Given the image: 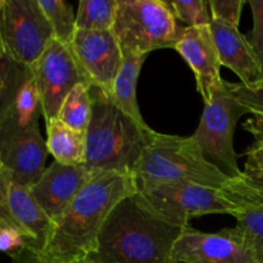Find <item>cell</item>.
<instances>
[{"label":"cell","instance_id":"cell-1","mask_svg":"<svg viewBox=\"0 0 263 263\" xmlns=\"http://www.w3.org/2000/svg\"><path fill=\"white\" fill-rule=\"evenodd\" d=\"M138 194L131 174L97 171L54 222L41 256L50 263H81L97 249L98 239L116 207Z\"/></svg>","mask_w":263,"mask_h":263},{"label":"cell","instance_id":"cell-2","mask_svg":"<svg viewBox=\"0 0 263 263\" xmlns=\"http://www.w3.org/2000/svg\"><path fill=\"white\" fill-rule=\"evenodd\" d=\"M185 228L167 222L139 194L113 210L87 263H176L174 248Z\"/></svg>","mask_w":263,"mask_h":263},{"label":"cell","instance_id":"cell-3","mask_svg":"<svg viewBox=\"0 0 263 263\" xmlns=\"http://www.w3.org/2000/svg\"><path fill=\"white\" fill-rule=\"evenodd\" d=\"M90 94L92 112L86 130L85 166L91 171L133 175L154 130L135 122L97 87H90Z\"/></svg>","mask_w":263,"mask_h":263},{"label":"cell","instance_id":"cell-4","mask_svg":"<svg viewBox=\"0 0 263 263\" xmlns=\"http://www.w3.org/2000/svg\"><path fill=\"white\" fill-rule=\"evenodd\" d=\"M133 176L138 187L186 182L222 189L231 180L204 158L193 136L157 131L144 149Z\"/></svg>","mask_w":263,"mask_h":263},{"label":"cell","instance_id":"cell-5","mask_svg":"<svg viewBox=\"0 0 263 263\" xmlns=\"http://www.w3.org/2000/svg\"><path fill=\"white\" fill-rule=\"evenodd\" d=\"M182 27L162 0H117L112 32L123 55H148L175 48Z\"/></svg>","mask_w":263,"mask_h":263},{"label":"cell","instance_id":"cell-6","mask_svg":"<svg viewBox=\"0 0 263 263\" xmlns=\"http://www.w3.org/2000/svg\"><path fill=\"white\" fill-rule=\"evenodd\" d=\"M248 113V109L229 91L225 81L211 103L204 105L199 125L192 135L204 158L230 179L243 174L238 164L234 136L239 120Z\"/></svg>","mask_w":263,"mask_h":263},{"label":"cell","instance_id":"cell-7","mask_svg":"<svg viewBox=\"0 0 263 263\" xmlns=\"http://www.w3.org/2000/svg\"><path fill=\"white\" fill-rule=\"evenodd\" d=\"M37 0H0V54L31 68L53 40Z\"/></svg>","mask_w":263,"mask_h":263},{"label":"cell","instance_id":"cell-8","mask_svg":"<svg viewBox=\"0 0 263 263\" xmlns=\"http://www.w3.org/2000/svg\"><path fill=\"white\" fill-rule=\"evenodd\" d=\"M139 197L167 222L186 228L192 218L205 215H230L238 205L222 189L198 184H162L138 187Z\"/></svg>","mask_w":263,"mask_h":263},{"label":"cell","instance_id":"cell-9","mask_svg":"<svg viewBox=\"0 0 263 263\" xmlns=\"http://www.w3.org/2000/svg\"><path fill=\"white\" fill-rule=\"evenodd\" d=\"M39 97L41 116L49 121L58 117L67 95L79 84L90 86L71 48L53 39L31 68Z\"/></svg>","mask_w":263,"mask_h":263},{"label":"cell","instance_id":"cell-10","mask_svg":"<svg viewBox=\"0 0 263 263\" xmlns=\"http://www.w3.org/2000/svg\"><path fill=\"white\" fill-rule=\"evenodd\" d=\"M0 215L22 233L27 249L44 253L50 240L54 222L35 199L30 187L14 181L7 170L0 184Z\"/></svg>","mask_w":263,"mask_h":263},{"label":"cell","instance_id":"cell-11","mask_svg":"<svg viewBox=\"0 0 263 263\" xmlns=\"http://www.w3.org/2000/svg\"><path fill=\"white\" fill-rule=\"evenodd\" d=\"M176 263H257L256 257L235 228L203 233L186 226L174 248Z\"/></svg>","mask_w":263,"mask_h":263},{"label":"cell","instance_id":"cell-12","mask_svg":"<svg viewBox=\"0 0 263 263\" xmlns=\"http://www.w3.org/2000/svg\"><path fill=\"white\" fill-rule=\"evenodd\" d=\"M69 48L90 87H97L109 97L123 59L115 33L76 30Z\"/></svg>","mask_w":263,"mask_h":263},{"label":"cell","instance_id":"cell-13","mask_svg":"<svg viewBox=\"0 0 263 263\" xmlns=\"http://www.w3.org/2000/svg\"><path fill=\"white\" fill-rule=\"evenodd\" d=\"M49 152L39 122L21 130L0 133V157L14 181L31 187L45 171Z\"/></svg>","mask_w":263,"mask_h":263},{"label":"cell","instance_id":"cell-14","mask_svg":"<svg viewBox=\"0 0 263 263\" xmlns=\"http://www.w3.org/2000/svg\"><path fill=\"white\" fill-rule=\"evenodd\" d=\"M174 49L192 68L204 105L211 103L225 81L220 73L222 64L210 26L182 27Z\"/></svg>","mask_w":263,"mask_h":263},{"label":"cell","instance_id":"cell-15","mask_svg":"<svg viewBox=\"0 0 263 263\" xmlns=\"http://www.w3.org/2000/svg\"><path fill=\"white\" fill-rule=\"evenodd\" d=\"M95 172L85 164L66 166L54 161L30 187L31 193L50 220L55 222Z\"/></svg>","mask_w":263,"mask_h":263},{"label":"cell","instance_id":"cell-16","mask_svg":"<svg viewBox=\"0 0 263 263\" xmlns=\"http://www.w3.org/2000/svg\"><path fill=\"white\" fill-rule=\"evenodd\" d=\"M210 28L221 64L231 69L240 79V84L248 87L258 86L263 72L248 37L241 35L238 27L217 20L211 21Z\"/></svg>","mask_w":263,"mask_h":263},{"label":"cell","instance_id":"cell-17","mask_svg":"<svg viewBox=\"0 0 263 263\" xmlns=\"http://www.w3.org/2000/svg\"><path fill=\"white\" fill-rule=\"evenodd\" d=\"M46 148L55 162L66 166H82L86 159V131L64 125L58 118L46 121Z\"/></svg>","mask_w":263,"mask_h":263},{"label":"cell","instance_id":"cell-18","mask_svg":"<svg viewBox=\"0 0 263 263\" xmlns=\"http://www.w3.org/2000/svg\"><path fill=\"white\" fill-rule=\"evenodd\" d=\"M222 192L238 205L233 216L236 220L234 228L251 247L257 263H263V203L228 186H223Z\"/></svg>","mask_w":263,"mask_h":263},{"label":"cell","instance_id":"cell-19","mask_svg":"<svg viewBox=\"0 0 263 263\" xmlns=\"http://www.w3.org/2000/svg\"><path fill=\"white\" fill-rule=\"evenodd\" d=\"M145 59L146 55H123L122 64L113 82L109 98L122 112L130 116L135 122L143 127H149L140 113L138 97H136L139 74Z\"/></svg>","mask_w":263,"mask_h":263},{"label":"cell","instance_id":"cell-20","mask_svg":"<svg viewBox=\"0 0 263 263\" xmlns=\"http://www.w3.org/2000/svg\"><path fill=\"white\" fill-rule=\"evenodd\" d=\"M40 116V97H39L35 80L30 69L27 68L18 84L12 104L0 126V133L28 127L33 123H37Z\"/></svg>","mask_w":263,"mask_h":263},{"label":"cell","instance_id":"cell-21","mask_svg":"<svg viewBox=\"0 0 263 263\" xmlns=\"http://www.w3.org/2000/svg\"><path fill=\"white\" fill-rule=\"evenodd\" d=\"M91 112L92 100L90 86L79 84L66 97L57 118L68 127L86 131L91 120Z\"/></svg>","mask_w":263,"mask_h":263},{"label":"cell","instance_id":"cell-22","mask_svg":"<svg viewBox=\"0 0 263 263\" xmlns=\"http://www.w3.org/2000/svg\"><path fill=\"white\" fill-rule=\"evenodd\" d=\"M117 0H81L76 14V30L112 31Z\"/></svg>","mask_w":263,"mask_h":263},{"label":"cell","instance_id":"cell-23","mask_svg":"<svg viewBox=\"0 0 263 263\" xmlns=\"http://www.w3.org/2000/svg\"><path fill=\"white\" fill-rule=\"evenodd\" d=\"M37 2L50 25L53 37L64 45H71L76 33V15L72 5L64 0H37Z\"/></svg>","mask_w":263,"mask_h":263},{"label":"cell","instance_id":"cell-24","mask_svg":"<svg viewBox=\"0 0 263 263\" xmlns=\"http://www.w3.org/2000/svg\"><path fill=\"white\" fill-rule=\"evenodd\" d=\"M26 69V67L20 66L0 54V126L7 116L15 90Z\"/></svg>","mask_w":263,"mask_h":263},{"label":"cell","instance_id":"cell-25","mask_svg":"<svg viewBox=\"0 0 263 263\" xmlns=\"http://www.w3.org/2000/svg\"><path fill=\"white\" fill-rule=\"evenodd\" d=\"M171 8L175 18L185 23V27H197V26H210L211 17L210 5L204 0H189V2H167Z\"/></svg>","mask_w":263,"mask_h":263},{"label":"cell","instance_id":"cell-26","mask_svg":"<svg viewBox=\"0 0 263 263\" xmlns=\"http://www.w3.org/2000/svg\"><path fill=\"white\" fill-rule=\"evenodd\" d=\"M229 91L239 100L249 113L263 116V85L262 86L248 87L243 84H233L226 81Z\"/></svg>","mask_w":263,"mask_h":263},{"label":"cell","instance_id":"cell-27","mask_svg":"<svg viewBox=\"0 0 263 263\" xmlns=\"http://www.w3.org/2000/svg\"><path fill=\"white\" fill-rule=\"evenodd\" d=\"M247 4L244 0H211L208 2L212 20L221 21L228 25L239 27L241 10Z\"/></svg>","mask_w":263,"mask_h":263},{"label":"cell","instance_id":"cell-28","mask_svg":"<svg viewBox=\"0 0 263 263\" xmlns=\"http://www.w3.org/2000/svg\"><path fill=\"white\" fill-rule=\"evenodd\" d=\"M23 249H27L25 236L10 221L0 215V252L12 257Z\"/></svg>","mask_w":263,"mask_h":263},{"label":"cell","instance_id":"cell-29","mask_svg":"<svg viewBox=\"0 0 263 263\" xmlns=\"http://www.w3.org/2000/svg\"><path fill=\"white\" fill-rule=\"evenodd\" d=\"M225 186L263 203V172H258V174L243 172L241 176L231 179L230 182Z\"/></svg>","mask_w":263,"mask_h":263},{"label":"cell","instance_id":"cell-30","mask_svg":"<svg viewBox=\"0 0 263 263\" xmlns=\"http://www.w3.org/2000/svg\"><path fill=\"white\" fill-rule=\"evenodd\" d=\"M247 3L251 7L253 15V28L248 41L258 58L263 72V0H249Z\"/></svg>","mask_w":263,"mask_h":263},{"label":"cell","instance_id":"cell-31","mask_svg":"<svg viewBox=\"0 0 263 263\" xmlns=\"http://www.w3.org/2000/svg\"><path fill=\"white\" fill-rule=\"evenodd\" d=\"M247 156L246 174H258L263 172V146H251L244 153Z\"/></svg>","mask_w":263,"mask_h":263},{"label":"cell","instance_id":"cell-32","mask_svg":"<svg viewBox=\"0 0 263 263\" xmlns=\"http://www.w3.org/2000/svg\"><path fill=\"white\" fill-rule=\"evenodd\" d=\"M244 130L252 134L254 138V143L252 146H263V116L253 115V117L248 118L243 125Z\"/></svg>","mask_w":263,"mask_h":263},{"label":"cell","instance_id":"cell-33","mask_svg":"<svg viewBox=\"0 0 263 263\" xmlns=\"http://www.w3.org/2000/svg\"><path fill=\"white\" fill-rule=\"evenodd\" d=\"M10 258H12V262L10 263H50L46 261L41 254L30 251V249H23V251H21L20 253L10 257ZM81 263H87V262L85 261Z\"/></svg>","mask_w":263,"mask_h":263},{"label":"cell","instance_id":"cell-34","mask_svg":"<svg viewBox=\"0 0 263 263\" xmlns=\"http://www.w3.org/2000/svg\"><path fill=\"white\" fill-rule=\"evenodd\" d=\"M4 172H5V168H4V166H3L2 157H0V184H2V180H3V177H4Z\"/></svg>","mask_w":263,"mask_h":263},{"label":"cell","instance_id":"cell-35","mask_svg":"<svg viewBox=\"0 0 263 263\" xmlns=\"http://www.w3.org/2000/svg\"><path fill=\"white\" fill-rule=\"evenodd\" d=\"M262 85H263V81L261 82V84H259V85H258V86H262Z\"/></svg>","mask_w":263,"mask_h":263}]
</instances>
